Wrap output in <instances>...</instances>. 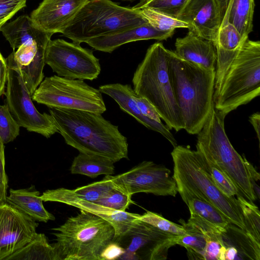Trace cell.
<instances>
[{
	"mask_svg": "<svg viewBox=\"0 0 260 260\" xmlns=\"http://www.w3.org/2000/svg\"><path fill=\"white\" fill-rule=\"evenodd\" d=\"M49 113L66 143L80 152L104 156L114 163L128 158L127 138L102 114L58 108H50Z\"/></svg>",
	"mask_w": 260,
	"mask_h": 260,
	"instance_id": "1",
	"label": "cell"
},
{
	"mask_svg": "<svg viewBox=\"0 0 260 260\" xmlns=\"http://www.w3.org/2000/svg\"><path fill=\"white\" fill-rule=\"evenodd\" d=\"M168 70L184 129L189 134H198L214 105L215 70L183 60L171 50Z\"/></svg>",
	"mask_w": 260,
	"mask_h": 260,
	"instance_id": "2",
	"label": "cell"
},
{
	"mask_svg": "<svg viewBox=\"0 0 260 260\" xmlns=\"http://www.w3.org/2000/svg\"><path fill=\"white\" fill-rule=\"evenodd\" d=\"M171 50L156 42L147 50L133 76V89L156 109L170 129L178 132L184 125L170 83L168 61Z\"/></svg>",
	"mask_w": 260,
	"mask_h": 260,
	"instance_id": "3",
	"label": "cell"
},
{
	"mask_svg": "<svg viewBox=\"0 0 260 260\" xmlns=\"http://www.w3.org/2000/svg\"><path fill=\"white\" fill-rule=\"evenodd\" d=\"M52 230L56 232L52 245L58 260H102V251L115 237L108 221L83 210Z\"/></svg>",
	"mask_w": 260,
	"mask_h": 260,
	"instance_id": "4",
	"label": "cell"
},
{
	"mask_svg": "<svg viewBox=\"0 0 260 260\" xmlns=\"http://www.w3.org/2000/svg\"><path fill=\"white\" fill-rule=\"evenodd\" d=\"M174 164L173 177L177 190L185 191L214 206L230 221L245 230V224L237 198L223 193L201 167L189 147L177 145L171 152Z\"/></svg>",
	"mask_w": 260,
	"mask_h": 260,
	"instance_id": "5",
	"label": "cell"
},
{
	"mask_svg": "<svg viewBox=\"0 0 260 260\" xmlns=\"http://www.w3.org/2000/svg\"><path fill=\"white\" fill-rule=\"evenodd\" d=\"M146 23L132 7L121 6L111 0H87L61 33L80 44Z\"/></svg>",
	"mask_w": 260,
	"mask_h": 260,
	"instance_id": "6",
	"label": "cell"
},
{
	"mask_svg": "<svg viewBox=\"0 0 260 260\" xmlns=\"http://www.w3.org/2000/svg\"><path fill=\"white\" fill-rule=\"evenodd\" d=\"M225 117L213 105L204 126L197 134L196 148L226 173L245 199L253 202L257 199L251 180L250 163L231 143L224 129Z\"/></svg>",
	"mask_w": 260,
	"mask_h": 260,
	"instance_id": "7",
	"label": "cell"
},
{
	"mask_svg": "<svg viewBox=\"0 0 260 260\" xmlns=\"http://www.w3.org/2000/svg\"><path fill=\"white\" fill-rule=\"evenodd\" d=\"M260 94V42L248 39L230 66L219 91L215 109L225 117Z\"/></svg>",
	"mask_w": 260,
	"mask_h": 260,
	"instance_id": "8",
	"label": "cell"
},
{
	"mask_svg": "<svg viewBox=\"0 0 260 260\" xmlns=\"http://www.w3.org/2000/svg\"><path fill=\"white\" fill-rule=\"evenodd\" d=\"M31 99L49 108L67 109L103 114L106 107L99 89L79 79L57 75L46 77Z\"/></svg>",
	"mask_w": 260,
	"mask_h": 260,
	"instance_id": "9",
	"label": "cell"
},
{
	"mask_svg": "<svg viewBox=\"0 0 260 260\" xmlns=\"http://www.w3.org/2000/svg\"><path fill=\"white\" fill-rule=\"evenodd\" d=\"M6 59L8 75L5 94L6 105L13 118L20 126L47 138L59 133L52 116L40 113L35 107L14 59L13 52Z\"/></svg>",
	"mask_w": 260,
	"mask_h": 260,
	"instance_id": "10",
	"label": "cell"
},
{
	"mask_svg": "<svg viewBox=\"0 0 260 260\" xmlns=\"http://www.w3.org/2000/svg\"><path fill=\"white\" fill-rule=\"evenodd\" d=\"M45 63L59 77L92 81L100 75L99 59L92 50L63 39L50 40L45 52Z\"/></svg>",
	"mask_w": 260,
	"mask_h": 260,
	"instance_id": "11",
	"label": "cell"
},
{
	"mask_svg": "<svg viewBox=\"0 0 260 260\" xmlns=\"http://www.w3.org/2000/svg\"><path fill=\"white\" fill-rule=\"evenodd\" d=\"M178 236L162 232L138 218L113 241L124 250L119 259L165 260L169 249L177 245Z\"/></svg>",
	"mask_w": 260,
	"mask_h": 260,
	"instance_id": "12",
	"label": "cell"
},
{
	"mask_svg": "<svg viewBox=\"0 0 260 260\" xmlns=\"http://www.w3.org/2000/svg\"><path fill=\"white\" fill-rule=\"evenodd\" d=\"M170 175V170L165 166L143 161L125 173L109 177L115 188L131 196L145 192L175 197L177 185Z\"/></svg>",
	"mask_w": 260,
	"mask_h": 260,
	"instance_id": "13",
	"label": "cell"
},
{
	"mask_svg": "<svg viewBox=\"0 0 260 260\" xmlns=\"http://www.w3.org/2000/svg\"><path fill=\"white\" fill-rule=\"evenodd\" d=\"M230 0H188L177 18L189 31L215 45L222 22L228 20Z\"/></svg>",
	"mask_w": 260,
	"mask_h": 260,
	"instance_id": "14",
	"label": "cell"
},
{
	"mask_svg": "<svg viewBox=\"0 0 260 260\" xmlns=\"http://www.w3.org/2000/svg\"><path fill=\"white\" fill-rule=\"evenodd\" d=\"M39 224L7 202L0 204V260H5L27 244Z\"/></svg>",
	"mask_w": 260,
	"mask_h": 260,
	"instance_id": "15",
	"label": "cell"
},
{
	"mask_svg": "<svg viewBox=\"0 0 260 260\" xmlns=\"http://www.w3.org/2000/svg\"><path fill=\"white\" fill-rule=\"evenodd\" d=\"M40 198L44 202H56L69 205L93 213L108 221L115 230L116 239L125 233L140 214L118 211L105 207L94 202L77 197L72 190L64 188L50 189L44 191Z\"/></svg>",
	"mask_w": 260,
	"mask_h": 260,
	"instance_id": "16",
	"label": "cell"
},
{
	"mask_svg": "<svg viewBox=\"0 0 260 260\" xmlns=\"http://www.w3.org/2000/svg\"><path fill=\"white\" fill-rule=\"evenodd\" d=\"M87 1L43 0L30 17L44 31L61 33Z\"/></svg>",
	"mask_w": 260,
	"mask_h": 260,
	"instance_id": "17",
	"label": "cell"
},
{
	"mask_svg": "<svg viewBox=\"0 0 260 260\" xmlns=\"http://www.w3.org/2000/svg\"><path fill=\"white\" fill-rule=\"evenodd\" d=\"M247 39H243L228 20L222 22L215 44L217 60L213 97L219 91L228 70Z\"/></svg>",
	"mask_w": 260,
	"mask_h": 260,
	"instance_id": "18",
	"label": "cell"
},
{
	"mask_svg": "<svg viewBox=\"0 0 260 260\" xmlns=\"http://www.w3.org/2000/svg\"><path fill=\"white\" fill-rule=\"evenodd\" d=\"M99 89L102 93L111 97L122 111L133 117L139 123L149 129L160 133L174 148L178 145L175 137L166 125L151 119L142 113L132 98L133 88L131 85L108 84L100 86Z\"/></svg>",
	"mask_w": 260,
	"mask_h": 260,
	"instance_id": "19",
	"label": "cell"
},
{
	"mask_svg": "<svg viewBox=\"0 0 260 260\" xmlns=\"http://www.w3.org/2000/svg\"><path fill=\"white\" fill-rule=\"evenodd\" d=\"M46 48L32 42L23 44L16 51H13L14 59L31 96L44 77Z\"/></svg>",
	"mask_w": 260,
	"mask_h": 260,
	"instance_id": "20",
	"label": "cell"
},
{
	"mask_svg": "<svg viewBox=\"0 0 260 260\" xmlns=\"http://www.w3.org/2000/svg\"><path fill=\"white\" fill-rule=\"evenodd\" d=\"M174 31L158 30L148 23L90 39L86 42L98 51L111 53L120 46L132 42L151 39L165 40Z\"/></svg>",
	"mask_w": 260,
	"mask_h": 260,
	"instance_id": "21",
	"label": "cell"
},
{
	"mask_svg": "<svg viewBox=\"0 0 260 260\" xmlns=\"http://www.w3.org/2000/svg\"><path fill=\"white\" fill-rule=\"evenodd\" d=\"M175 54L180 58L207 70H215L217 53L214 44L189 31L175 43Z\"/></svg>",
	"mask_w": 260,
	"mask_h": 260,
	"instance_id": "22",
	"label": "cell"
},
{
	"mask_svg": "<svg viewBox=\"0 0 260 260\" xmlns=\"http://www.w3.org/2000/svg\"><path fill=\"white\" fill-rule=\"evenodd\" d=\"M11 47L15 50L22 44L36 42L46 47L52 33L44 31L33 21L30 16L22 15L15 20L5 23L0 29Z\"/></svg>",
	"mask_w": 260,
	"mask_h": 260,
	"instance_id": "23",
	"label": "cell"
},
{
	"mask_svg": "<svg viewBox=\"0 0 260 260\" xmlns=\"http://www.w3.org/2000/svg\"><path fill=\"white\" fill-rule=\"evenodd\" d=\"M6 202L35 221L46 223L55 220L53 215L44 207L40 192L32 186L28 188L10 189Z\"/></svg>",
	"mask_w": 260,
	"mask_h": 260,
	"instance_id": "24",
	"label": "cell"
},
{
	"mask_svg": "<svg viewBox=\"0 0 260 260\" xmlns=\"http://www.w3.org/2000/svg\"><path fill=\"white\" fill-rule=\"evenodd\" d=\"M220 234L225 247L235 249L238 259H260V243L244 229L229 223Z\"/></svg>",
	"mask_w": 260,
	"mask_h": 260,
	"instance_id": "25",
	"label": "cell"
},
{
	"mask_svg": "<svg viewBox=\"0 0 260 260\" xmlns=\"http://www.w3.org/2000/svg\"><path fill=\"white\" fill-rule=\"evenodd\" d=\"M177 190L189 209L190 216L197 217L220 231L229 223H231L221 212L210 203L193 196L184 190Z\"/></svg>",
	"mask_w": 260,
	"mask_h": 260,
	"instance_id": "26",
	"label": "cell"
},
{
	"mask_svg": "<svg viewBox=\"0 0 260 260\" xmlns=\"http://www.w3.org/2000/svg\"><path fill=\"white\" fill-rule=\"evenodd\" d=\"M114 164L112 160L104 156L80 152L75 157L70 171L72 174L94 178L102 175H113L115 171Z\"/></svg>",
	"mask_w": 260,
	"mask_h": 260,
	"instance_id": "27",
	"label": "cell"
},
{
	"mask_svg": "<svg viewBox=\"0 0 260 260\" xmlns=\"http://www.w3.org/2000/svg\"><path fill=\"white\" fill-rule=\"evenodd\" d=\"M58 260L52 244L44 234L37 233L24 246L5 260Z\"/></svg>",
	"mask_w": 260,
	"mask_h": 260,
	"instance_id": "28",
	"label": "cell"
},
{
	"mask_svg": "<svg viewBox=\"0 0 260 260\" xmlns=\"http://www.w3.org/2000/svg\"><path fill=\"white\" fill-rule=\"evenodd\" d=\"M254 8V0H230L228 21L244 39L252 31Z\"/></svg>",
	"mask_w": 260,
	"mask_h": 260,
	"instance_id": "29",
	"label": "cell"
},
{
	"mask_svg": "<svg viewBox=\"0 0 260 260\" xmlns=\"http://www.w3.org/2000/svg\"><path fill=\"white\" fill-rule=\"evenodd\" d=\"M194 151L202 169L223 193L230 197L239 195L242 196L230 177L210 158L198 148H196Z\"/></svg>",
	"mask_w": 260,
	"mask_h": 260,
	"instance_id": "30",
	"label": "cell"
},
{
	"mask_svg": "<svg viewBox=\"0 0 260 260\" xmlns=\"http://www.w3.org/2000/svg\"><path fill=\"white\" fill-rule=\"evenodd\" d=\"M179 222L186 231L185 234L178 236L177 245L184 247L187 250L189 259H204L203 254L206 244V238L204 233L194 224L180 219Z\"/></svg>",
	"mask_w": 260,
	"mask_h": 260,
	"instance_id": "31",
	"label": "cell"
},
{
	"mask_svg": "<svg viewBox=\"0 0 260 260\" xmlns=\"http://www.w3.org/2000/svg\"><path fill=\"white\" fill-rule=\"evenodd\" d=\"M141 16L156 29L162 31H174L177 28H188V24L177 18L152 9L137 10Z\"/></svg>",
	"mask_w": 260,
	"mask_h": 260,
	"instance_id": "32",
	"label": "cell"
},
{
	"mask_svg": "<svg viewBox=\"0 0 260 260\" xmlns=\"http://www.w3.org/2000/svg\"><path fill=\"white\" fill-rule=\"evenodd\" d=\"M236 197L243 215L245 231L260 243V212L258 207L242 196Z\"/></svg>",
	"mask_w": 260,
	"mask_h": 260,
	"instance_id": "33",
	"label": "cell"
},
{
	"mask_svg": "<svg viewBox=\"0 0 260 260\" xmlns=\"http://www.w3.org/2000/svg\"><path fill=\"white\" fill-rule=\"evenodd\" d=\"M114 188L113 184L107 175L101 181L77 187L72 191L79 198L93 202L106 196Z\"/></svg>",
	"mask_w": 260,
	"mask_h": 260,
	"instance_id": "34",
	"label": "cell"
},
{
	"mask_svg": "<svg viewBox=\"0 0 260 260\" xmlns=\"http://www.w3.org/2000/svg\"><path fill=\"white\" fill-rule=\"evenodd\" d=\"M188 0H140L132 8L136 10L147 8L177 18Z\"/></svg>",
	"mask_w": 260,
	"mask_h": 260,
	"instance_id": "35",
	"label": "cell"
},
{
	"mask_svg": "<svg viewBox=\"0 0 260 260\" xmlns=\"http://www.w3.org/2000/svg\"><path fill=\"white\" fill-rule=\"evenodd\" d=\"M153 226L160 231L176 236H181L185 234L186 231L181 224L174 223L163 217L157 213L147 211L139 218Z\"/></svg>",
	"mask_w": 260,
	"mask_h": 260,
	"instance_id": "36",
	"label": "cell"
},
{
	"mask_svg": "<svg viewBox=\"0 0 260 260\" xmlns=\"http://www.w3.org/2000/svg\"><path fill=\"white\" fill-rule=\"evenodd\" d=\"M20 126L7 105H0V138L4 144L13 141L19 135Z\"/></svg>",
	"mask_w": 260,
	"mask_h": 260,
	"instance_id": "37",
	"label": "cell"
},
{
	"mask_svg": "<svg viewBox=\"0 0 260 260\" xmlns=\"http://www.w3.org/2000/svg\"><path fill=\"white\" fill-rule=\"evenodd\" d=\"M131 198V196L114 187L106 196L93 202L111 209L125 211L133 202Z\"/></svg>",
	"mask_w": 260,
	"mask_h": 260,
	"instance_id": "38",
	"label": "cell"
},
{
	"mask_svg": "<svg viewBox=\"0 0 260 260\" xmlns=\"http://www.w3.org/2000/svg\"><path fill=\"white\" fill-rule=\"evenodd\" d=\"M27 0H0V29L20 10L26 7Z\"/></svg>",
	"mask_w": 260,
	"mask_h": 260,
	"instance_id": "39",
	"label": "cell"
},
{
	"mask_svg": "<svg viewBox=\"0 0 260 260\" xmlns=\"http://www.w3.org/2000/svg\"><path fill=\"white\" fill-rule=\"evenodd\" d=\"M132 98L143 114L155 121L161 122L157 111L147 99L137 94L134 89L132 92Z\"/></svg>",
	"mask_w": 260,
	"mask_h": 260,
	"instance_id": "40",
	"label": "cell"
},
{
	"mask_svg": "<svg viewBox=\"0 0 260 260\" xmlns=\"http://www.w3.org/2000/svg\"><path fill=\"white\" fill-rule=\"evenodd\" d=\"M124 252V250L117 243L112 241L102 251V260L119 259Z\"/></svg>",
	"mask_w": 260,
	"mask_h": 260,
	"instance_id": "41",
	"label": "cell"
},
{
	"mask_svg": "<svg viewBox=\"0 0 260 260\" xmlns=\"http://www.w3.org/2000/svg\"><path fill=\"white\" fill-rule=\"evenodd\" d=\"M7 75L8 66L6 59L4 58L0 52V96L5 94Z\"/></svg>",
	"mask_w": 260,
	"mask_h": 260,
	"instance_id": "42",
	"label": "cell"
},
{
	"mask_svg": "<svg viewBox=\"0 0 260 260\" xmlns=\"http://www.w3.org/2000/svg\"><path fill=\"white\" fill-rule=\"evenodd\" d=\"M4 143L0 138V181L8 188V177L5 170Z\"/></svg>",
	"mask_w": 260,
	"mask_h": 260,
	"instance_id": "43",
	"label": "cell"
},
{
	"mask_svg": "<svg viewBox=\"0 0 260 260\" xmlns=\"http://www.w3.org/2000/svg\"><path fill=\"white\" fill-rule=\"evenodd\" d=\"M249 121L252 125L257 138L260 140V114L259 112L254 113L249 118Z\"/></svg>",
	"mask_w": 260,
	"mask_h": 260,
	"instance_id": "44",
	"label": "cell"
},
{
	"mask_svg": "<svg viewBox=\"0 0 260 260\" xmlns=\"http://www.w3.org/2000/svg\"><path fill=\"white\" fill-rule=\"evenodd\" d=\"M7 188L0 181V204L6 202Z\"/></svg>",
	"mask_w": 260,
	"mask_h": 260,
	"instance_id": "45",
	"label": "cell"
},
{
	"mask_svg": "<svg viewBox=\"0 0 260 260\" xmlns=\"http://www.w3.org/2000/svg\"><path fill=\"white\" fill-rule=\"evenodd\" d=\"M122 1H132L133 0H122Z\"/></svg>",
	"mask_w": 260,
	"mask_h": 260,
	"instance_id": "46",
	"label": "cell"
}]
</instances>
